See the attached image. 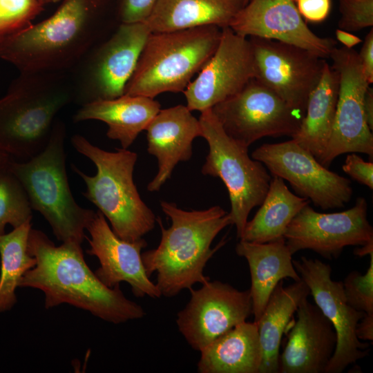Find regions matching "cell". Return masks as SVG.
Instances as JSON below:
<instances>
[{
	"label": "cell",
	"mask_w": 373,
	"mask_h": 373,
	"mask_svg": "<svg viewBox=\"0 0 373 373\" xmlns=\"http://www.w3.org/2000/svg\"><path fill=\"white\" fill-rule=\"evenodd\" d=\"M28 251L36 265L23 276L18 287L42 291L46 309L66 303L114 324L144 316L142 306L128 299L119 285L106 286L90 270L80 244L56 246L43 231L31 228Z\"/></svg>",
	"instance_id": "cell-1"
},
{
	"label": "cell",
	"mask_w": 373,
	"mask_h": 373,
	"mask_svg": "<svg viewBox=\"0 0 373 373\" xmlns=\"http://www.w3.org/2000/svg\"><path fill=\"white\" fill-rule=\"evenodd\" d=\"M102 3L64 0L48 18L0 41V58L19 73H69L102 41Z\"/></svg>",
	"instance_id": "cell-2"
},
{
	"label": "cell",
	"mask_w": 373,
	"mask_h": 373,
	"mask_svg": "<svg viewBox=\"0 0 373 373\" xmlns=\"http://www.w3.org/2000/svg\"><path fill=\"white\" fill-rule=\"evenodd\" d=\"M160 206L171 224L166 229L160 218H157L162 233L160 242L156 248L142 253V260L149 277L156 273L155 284L161 295L171 298L210 280L204 274V267L227 241L222 240L214 248L211 244L223 229L233 223L229 213L220 206L192 211L166 201Z\"/></svg>",
	"instance_id": "cell-3"
},
{
	"label": "cell",
	"mask_w": 373,
	"mask_h": 373,
	"mask_svg": "<svg viewBox=\"0 0 373 373\" xmlns=\"http://www.w3.org/2000/svg\"><path fill=\"white\" fill-rule=\"evenodd\" d=\"M72 102L69 73L20 72L0 98V152L17 161L39 154L58 113Z\"/></svg>",
	"instance_id": "cell-4"
},
{
	"label": "cell",
	"mask_w": 373,
	"mask_h": 373,
	"mask_svg": "<svg viewBox=\"0 0 373 373\" xmlns=\"http://www.w3.org/2000/svg\"><path fill=\"white\" fill-rule=\"evenodd\" d=\"M70 141L97 169L95 175L90 176L72 165L86 184L84 197L108 219L119 238L128 242L143 238L154 229L157 218L142 200L134 183L137 154L122 148L115 152L103 150L79 134L73 135Z\"/></svg>",
	"instance_id": "cell-5"
},
{
	"label": "cell",
	"mask_w": 373,
	"mask_h": 373,
	"mask_svg": "<svg viewBox=\"0 0 373 373\" xmlns=\"http://www.w3.org/2000/svg\"><path fill=\"white\" fill-rule=\"evenodd\" d=\"M66 133L64 123L57 118L43 151L26 161L12 158L7 167L23 184L32 209L44 217L56 238L82 245L95 211L80 207L73 196L66 168Z\"/></svg>",
	"instance_id": "cell-6"
},
{
	"label": "cell",
	"mask_w": 373,
	"mask_h": 373,
	"mask_svg": "<svg viewBox=\"0 0 373 373\" xmlns=\"http://www.w3.org/2000/svg\"><path fill=\"white\" fill-rule=\"evenodd\" d=\"M221 34L216 26L151 32L124 94L154 99L163 93L184 92L214 53Z\"/></svg>",
	"instance_id": "cell-7"
},
{
	"label": "cell",
	"mask_w": 373,
	"mask_h": 373,
	"mask_svg": "<svg viewBox=\"0 0 373 373\" xmlns=\"http://www.w3.org/2000/svg\"><path fill=\"white\" fill-rule=\"evenodd\" d=\"M200 113L201 137L209 146L201 171L224 182L231 204L229 213L240 238L249 214L262 204L272 178L262 163L249 156L247 147L224 132L211 108Z\"/></svg>",
	"instance_id": "cell-8"
},
{
	"label": "cell",
	"mask_w": 373,
	"mask_h": 373,
	"mask_svg": "<svg viewBox=\"0 0 373 373\" xmlns=\"http://www.w3.org/2000/svg\"><path fill=\"white\" fill-rule=\"evenodd\" d=\"M151 33L144 21L120 23L69 72L74 102L82 106L123 95Z\"/></svg>",
	"instance_id": "cell-9"
},
{
	"label": "cell",
	"mask_w": 373,
	"mask_h": 373,
	"mask_svg": "<svg viewBox=\"0 0 373 373\" xmlns=\"http://www.w3.org/2000/svg\"><path fill=\"white\" fill-rule=\"evenodd\" d=\"M211 110L224 132L247 148L265 137H292L301 122L298 112L256 78Z\"/></svg>",
	"instance_id": "cell-10"
},
{
	"label": "cell",
	"mask_w": 373,
	"mask_h": 373,
	"mask_svg": "<svg viewBox=\"0 0 373 373\" xmlns=\"http://www.w3.org/2000/svg\"><path fill=\"white\" fill-rule=\"evenodd\" d=\"M251 157L323 210L343 207L351 200L350 180L329 171L294 140L264 144L253 151Z\"/></svg>",
	"instance_id": "cell-11"
},
{
	"label": "cell",
	"mask_w": 373,
	"mask_h": 373,
	"mask_svg": "<svg viewBox=\"0 0 373 373\" xmlns=\"http://www.w3.org/2000/svg\"><path fill=\"white\" fill-rule=\"evenodd\" d=\"M329 57L338 74L339 88L331 137L321 164L328 167L340 155L362 153L373 156V135L363 112V99L370 86L358 52L335 47Z\"/></svg>",
	"instance_id": "cell-12"
},
{
	"label": "cell",
	"mask_w": 373,
	"mask_h": 373,
	"mask_svg": "<svg viewBox=\"0 0 373 373\" xmlns=\"http://www.w3.org/2000/svg\"><path fill=\"white\" fill-rule=\"evenodd\" d=\"M256 79L296 112L305 111L308 97L318 83L324 58L274 39L251 37Z\"/></svg>",
	"instance_id": "cell-13"
},
{
	"label": "cell",
	"mask_w": 373,
	"mask_h": 373,
	"mask_svg": "<svg viewBox=\"0 0 373 373\" xmlns=\"http://www.w3.org/2000/svg\"><path fill=\"white\" fill-rule=\"evenodd\" d=\"M284 238L292 255L309 249L329 260L337 258L347 246L373 242L366 200L358 198L350 209L329 213L307 204L292 219Z\"/></svg>",
	"instance_id": "cell-14"
},
{
	"label": "cell",
	"mask_w": 373,
	"mask_h": 373,
	"mask_svg": "<svg viewBox=\"0 0 373 373\" xmlns=\"http://www.w3.org/2000/svg\"><path fill=\"white\" fill-rule=\"evenodd\" d=\"M293 265L309 289L317 307L330 321L336 334L334 352L325 373L343 372L350 365L364 358L369 345L356 335V327L365 313L357 311L347 302L342 281L332 279L329 264L317 258L302 256Z\"/></svg>",
	"instance_id": "cell-15"
},
{
	"label": "cell",
	"mask_w": 373,
	"mask_h": 373,
	"mask_svg": "<svg viewBox=\"0 0 373 373\" xmlns=\"http://www.w3.org/2000/svg\"><path fill=\"white\" fill-rule=\"evenodd\" d=\"M177 314L179 332L192 349L200 351L216 338L252 314L249 289L240 291L220 280H210L198 289Z\"/></svg>",
	"instance_id": "cell-16"
},
{
	"label": "cell",
	"mask_w": 373,
	"mask_h": 373,
	"mask_svg": "<svg viewBox=\"0 0 373 373\" xmlns=\"http://www.w3.org/2000/svg\"><path fill=\"white\" fill-rule=\"evenodd\" d=\"M256 77L251 44L229 27L222 28L214 53L184 90L187 108L203 111L239 92Z\"/></svg>",
	"instance_id": "cell-17"
},
{
	"label": "cell",
	"mask_w": 373,
	"mask_h": 373,
	"mask_svg": "<svg viewBox=\"0 0 373 373\" xmlns=\"http://www.w3.org/2000/svg\"><path fill=\"white\" fill-rule=\"evenodd\" d=\"M86 229L90 236V239L86 237L90 245L86 252L98 258L100 267L95 274L106 286L113 288L126 282L136 297L162 296L142 262L141 251L147 246L144 238L135 242L119 238L99 210L95 211Z\"/></svg>",
	"instance_id": "cell-18"
},
{
	"label": "cell",
	"mask_w": 373,
	"mask_h": 373,
	"mask_svg": "<svg viewBox=\"0 0 373 373\" xmlns=\"http://www.w3.org/2000/svg\"><path fill=\"white\" fill-rule=\"evenodd\" d=\"M229 27L242 36L289 43L324 59L329 57L336 44L333 39L321 37L309 28L295 0H249Z\"/></svg>",
	"instance_id": "cell-19"
},
{
	"label": "cell",
	"mask_w": 373,
	"mask_h": 373,
	"mask_svg": "<svg viewBox=\"0 0 373 373\" xmlns=\"http://www.w3.org/2000/svg\"><path fill=\"white\" fill-rule=\"evenodd\" d=\"M291 323L279 355L280 373H325L334 352L337 338L330 321L316 305L304 299Z\"/></svg>",
	"instance_id": "cell-20"
},
{
	"label": "cell",
	"mask_w": 373,
	"mask_h": 373,
	"mask_svg": "<svg viewBox=\"0 0 373 373\" xmlns=\"http://www.w3.org/2000/svg\"><path fill=\"white\" fill-rule=\"evenodd\" d=\"M186 106L177 105L160 109L148 124L147 151L157 160V172L147 185L149 192L158 191L171 178L180 162L191 159L193 142L201 137L199 119Z\"/></svg>",
	"instance_id": "cell-21"
},
{
	"label": "cell",
	"mask_w": 373,
	"mask_h": 373,
	"mask_svg": "<svg viewBox=\"0 0 373 373\" xmlns=\"http://www.w3.org/2000/svg\"><path fill=\"white\" fill-rule=\"evenodd\" d=\"M160 108V104L153 98L124 94L80 106L73 115V122H103L108 126L107 137L118 140L122 149H128L146 130Z\"/></svg>",
	"instance_id": "cell-22"
},
{
	"label": "cell",
	"mask_w": 373,
	"mask_h": 373,
	"mask_svg": "<svg viewBox=\"0 0 373 373\" xmlns=\"http://www.w3.org/2000/svg\"><path fill=\"white\" fill-rule=\"evenodd\" d=\"M236 252L246 259L249 267L252 314L257 321L279 282L286 278L298 281L301 278L293 265L285 238L265 243L240 240Z\"/></svg>",
	"instance_id": "cell-23"
},
{
	"label": "cell",
	"mask_w": 373,
	"mask_h": 373,
	"mask_svg": "<svg viewBox=\"0 0 373 373\" xmlns=\"http://www.w3.org/2000/svg\"><path fill=\"white\" fill-rule=\"evenodd\" d=\"M200 352V373H259L262 356L257 323L237 325Z\"/></svg>",
	"instance_id": "cell-24"
},
{
	"label": "cell",
	"mask_w": 373,
	"mask_h": 373,
	"mask_svg": "<svg viewBox=\"0 0 373 373\" xmlns=\"http://www.w3.org/2000/svg\"><path fill=\"white\" fill-rule=\"evenodd\" d=\"M246 0H157L144 22L151 32L203 26L229 27Z\"/></svg>",
	"instance_id": "cell-25"
},
{
	"label": "cell",
	"mask_w": 373,
	"mask_h": 373,
	"mask_svg": "<svg viewBox=\"0 0 373 373\" xmlns=\"http://www.w3.org/2000/svg\"><path fill=\"white\" fill-rule=\"evenodd\" d=\"M309 295V289L302 279L287 287L281 280L272 291L256 321L262 356L259 373H278L283 335L299 305Z\"/></svg>",
	"instance_id": "cell-26"
},
{
	"label": "cell",
	"mask_w": 373,
	"mask_h": 373,
	"mask_svg": "<svg viewBox=\"0 0 373 373\" xmlns=\"http://www.w3.org/2000/svg\"><path fill=\"white\" fill-rule=\"evenodd\" d=\"M338 88V74L325 62L320 80L308 97L305 115L292 136V140L319 162L325 154L332 132Z\"/></svg>",
	"instance_id": "cell-27"
},
{
	"label": "cell",
	"mask_w": 373,
	"mask_h": 373,
	"mask_svg": "<svg viewBox=\"0 0 373 373\" xmlns=\"http://www.w3.org/2000/svg\"><path fill=\"white\" fill-rule=\"evenodd\" d=\"M309 202L290 191L284 180L273 176L260 209L247 222L240 239L265 243L283 238L292 219Z\"/></svg>",
	"instance_id": "cell-28"
},
{
	"label": "cell",
	"mask_w": 373,
	"mask_h": 373,
	"mask_svg": "<svg viewBox=\"0 0 373 373\" xmlns=\"http://www.w3.org/2000/svg\"><path fill=\"white\" fill-rule=\"evenodd\" d=\"M31 221L0 235V313L8 311L17 303L15 290L27 271L36 265L28 251Z\"/></svg>",
	"instance_id": "cell-29"
},
{
	"label": "cell",
	"mask_w": 373,
	"mask_h": 373,
	"mask_svg": "<svg viewBox=\"0 0 373 373\" xmlns=\"http://www.w3.org/2000/svg\"><path fill=\"white\" fill-rule=\"evenodd\" d=\"M28 194L18 178L7 167L0 168V235L7 224L19 227L32 220Z\"/></svg>",
	"instance_id": "cell-30"
},
{
	"label": "cell",
	"mask_w": 373,
	"mask_h": 373,
	"mask_svg": "<svg viewBox=\"0 0 373 373\" xmlns=\"http://www.w3.org/2000/svg\"><path fill=\"white\" fill-rule=\"evenodd\" d=\"M43 6L40 0H0V41L31 25Z\"/></svg>",
	"instance_id": "cell-31"
},
{
	"label": "cell",
	"mask_w": 373,
	"mask_h": 373,
	"mask_svg": "<svg viewBox=\"0 0 373 373\" xmlns=\"http://www.w3.org/2000/svg\"><path fill=\"white\" fill-rule=\"evenodd\" d=\"M365 274L354 270L343 282L347 303L357 311L373 314V254Z\"/></svg>",
	"instance_id": "cell-32"
},
{
	"label": "cell",
	"mask_w": 373,
	"mask_h": 373,
	"mask_svg": "<svg viewBox=\"0 0 373 373\" xmlns=\"http://www.w3.org/2000/svg\"><path fill=\"white\" fill-rule=\"evenodd\" d=\"M339 29L357 31L373 25V0H339Z\"/></svg>",
	"instance_id": "cell-33"
},
{
	"label": "cell",
	"mask_w": 373,
	"mask_h": 373,
	"mask_svg": "<svg viewBox=\"0 0 373 373\" xmlns=\"http://www.w3.org/2000/svg\"><path fill=\"white\" fill-rule=\"evenodd\" d=\"M157 0H118L117 15L120 23L144 21Z\"/></svg>",
	"instance_id": "cell-34"
},
{
	"label": "cell",
	"mask_w": 373,
	"mask_h": 373,
	"mask_svg": "<svg viewBox=\"0 0 373 373\" xmlns=\"http://www.w3.org/2000/svg\"><path fill=\"white\" fill-rule=\"evenodd\" d=\"M342 166L343 171L358 182L373 189V163L365 162L356 153H350Z\"/></svg>",
	"instance_id": "cell-35"
},
{
	"label": "cell",
	"mask_w": 373,
	"mask_h": 373,
	"mask_svg": "<svg viewBox=\"0 0 373 373\" xmlns=\"http://www.w3.org/2000/svg\"><path fill=\"white\" fill-rule=\"evenodd\" d=\"M295 2L303 19L312 23L323 21L331 11V0H295Z\"/></svg>",
	"instance_id": "cell-36"
},
{
	"label": "cell",
	"mask_w": 373,
	"mask_h": 373,
	"mask_svg": "<svg viewBox=\"0 0 373 373\" xmlns=\"http://www.w3.org/2000/svg\"><path fill=\"white\" fill-rule=\"evenodd\" d=\"M358 57L362 66L363 71L369 84L373 82V30L367 34Z\"/></svg>",
	"instance_id": "cell-37"
},
{
	"label": "cell",
	"mask_w": 373,
	"mask_h": 373,
	"mask_svg": "<svg viewBox=\"0 0 373 373\" xmlns=\"http://www.w3.org/2000/svg\"><path fill=\"white\" fill-rule=\"evenodd\" d=\"M356 335L359 340L372 341L373 314H365L358 321L356 327Z\"/></svg>",
	"instance_id": "cell-38"
},
{
	"label": "cell",
	"mask_w": 373,
	"mask_h": 373,
	"mask_svg": "<svg viewBox=\"0 0 373 373\" xmlns=\"http://www.w3.org/2000/svg\"><path fill=\"white\" fill-rule=\"evenodd\" d=\"M363 112L366 122L372 131L373 130V90L369 86L363 99Z\"/></svg>",
	"instance_id": "cell-39"
},
{
	"label": "cell",
	"mask_w": 373,
	"mask_h": 373,
	"mask_svg": "<svg viewBox=\"0 0 373 373\" xmlns=\"http://www.w3.org/2000/svg\"><path fill=\"white\" fill-rule=\"evenodd\" d=\"M336 39L341 42L345 48L351 49L358 44L362 40L357 36L341 29H336L335 32Z\"/></svg>",
	"instance_id": "cell-40"
},
{
	"label": "cell",
	"mask_w": 373,
	"mask_h": 373,
	"mask_svg": "<svg viewBox=\"0 0 373 373\" xmlns=\"http://www.w3.org/2000/svg\"><path fill=\"white\" fill-rule=\"evenodd\" d=\"M360 247V248L355 249L354 251V255L361 257L373 254V242H368Z\"/></svg>",
	"instance_id": "cell-41"
},
{
	"label": "cell",
	"mask_w": 373,
	"mask_h": 373,
	"mask_svg": "<svg viewBox=\"0 0 373 373\" xmlns=\"http://www.w3.org/2000/svg\"><path fill=\"white\" fill-rule=\"evenodd\" d=\"M11 159L10 155L0 152V168L6 166Z\"/></svg>",
	"instance_id": "cell-42"
},
{
	"label": "cell",
	"mask_w": 373,
	"mask_h": 373,
	"mask_svg": "<svg viewBox=\"0 0 373 373\" xmlns=\"http://www.w3.org/2000/svg\"><path fill=\"white\" fill-rule=\"evenodd\" d=\"M41 3L44 5L45 3H50L52 2V0H40Z\"/></svg>",
	"instance_id": "cell-43"
},
{
	"label": "cell",
	"mask_w": 373,
	"mask_h": 373,
	"mask_svg": "<svg viewBox=\"0 0 373 373\" xmlns=\"http://www.w3.org/2000/svg\"><path fill=\"white\" fill-rule=\"evenodd\" d=\"M61 1V0H52V2L55 3V2H57V1Z\"/></svg>",
	"instance_id": "cell-44"
},
{
	"label": "cell",
	"mask_w": 373,
	"mask_h": 373,
	"mask_svg": "<svg viewBox=\"0 0 373 373\" xmlns=\"http://www.w3.org/2000/svg\"><path fill=\"white\" fill-rule=\"evenodd\" d=\"M249 0H246L247 3L249 1Z\"/></svg>",
	"instance_id": "cell-45"
}]
</instances>
